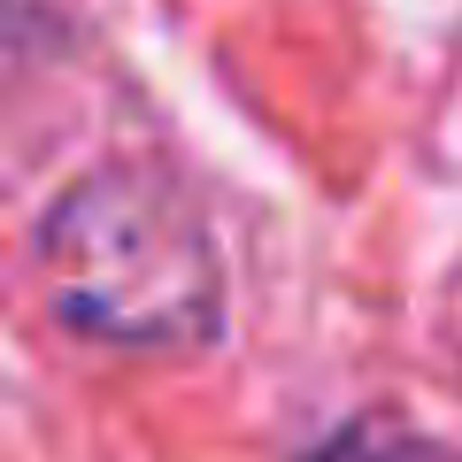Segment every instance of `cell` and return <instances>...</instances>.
Returning a JSON list of instances; mask_svg holds the SVG:
<instances>
[{
  "instance_id": "cell-2",
  "label": "cell",
  "mask_w": 462,
  "mask_h": 462,
  "mask_svg": "<svg viewBox=\"0 0 462 462\" xmlns=\"http://www.w3.org/2000/svg\"><path fill=\"white\" fill-rule=\"evenodd\" d=\"M300 462H447V447L424 439L416 424H401V416H346Z\"/></svg>"
},
{
  "instance_id": "cell-1",
  "label": "cell",
  "mask_w": 462,
  "mask_h": 462,
  "mask_svg": "<svg viewBox=\"0 0 462 462\" xmlns=\"http://www.w3.org/2000/svg\"><path fill=\"white\" fill-rule=\"evenodd\" d=\"M47 300L78 339L124 355H193L224 324V263L185 200L154 170H100L69 185L39 224Z\"/></svg>"
}]
</instances>
